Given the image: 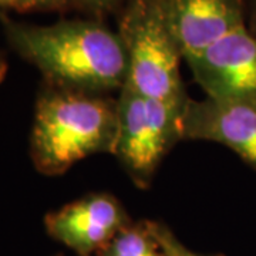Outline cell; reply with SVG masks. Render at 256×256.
<instances>
[{"label": "cell", "mask_w": 256, "mask_h": 256, "mask_svg": "<svg viewBox=\"0 0 256 256\" xmlns=\"http://www.w3.org/2000/svg\"><path fill=\"white\" fill-rule=\"evenodd\" d=\"M12 44L58 88L100 94L121 90L127 77L120 34L96 22L67 20L52 26L6 22Z\"/></svg>", "instance_id": "cell-1"}, {"label": "cell", "mask_w": 256, "mask_h": 256, "mask_svg": "<svg viewBox=\"0 0 256 256\" xmlns=\"http://www.w3.org/2000/svg\"><path fill=\"white\" fill-rule=\"evenodd\" d=\"M116 137L117 101L58 87L37 100L32 156L43 174H63L87 156L112 154Z\"/></svg>", "instance_id": "cell-2"}, {"label": "cell", "mask_w": 256, "mask_h": 256, "mask_svg": "<svg viewBox=\"0 0 256 256\" xmlns=\"http://www.w3.org/2000/svg\"><path fill=\"white\" fill-rule=\"evenodd\" d=\"M118 34L127 57L124 87L184 112L190 97L180 74L182 54L165 24L160 0H134Z\"/></svg>", "instance_id": "cell-3"}, {"label": "cell", "mask_w": 256, "mask_h": 256, "mask_svg": "<svg viewBox=\"0 0 256 256\" xmlns=\"http://www.w3.org/2000/svg\"><path fill=\"white\" fill-rule=\"evenodd\" d=\"M117 137L112 154L137 186L150 185L156 168L182 140V111L132 92L120 90Z\"/></svg>", "instance_id": "cell-4"}, {"label": "cell", "mask_w": 256, "mask_h": 256, "mask_svg": "<svg viewBox=\"0 0 256 256\" xmlns=\"http://www.w3.org/2000/svg\"><path fill=\"white\" fill-rule=\"evenodd\" d=\"M186 63L206 97L256 104V37L245 26Z\"/></svg>", "instance_id": "cell-5"}, {"label": "cell", "mask_w": 256, "mask_h": 256, "mask_svg": "<svg viewBox=\"0 0 256 256\" xmlns=\"http://www.w3.org/2000/svg\"><path fill=\"white\" fill-rule=\"evenodd\" d=\"M48 235L78 256L98 254L131 220L124 206L110 194H90L44 220Z\"/></svg>", "instance_id": "cell-6"}, {"label": "cell", "mask_w": 256, "mask_h": 256, "mask_svg": "<svg viewBox=\"0 0 256 256\" xmlns=\"http://www.w3.org/2000/svg\"><path fill=\"white\" fill-rule=\"evenodd\" d=\"M182 140L214 141L230 148L256 170V104L249 101L188 98Z\"/></svg>", "instance_id": "cell-7"}, {"label": "cell", "mask_w": 256, "mask_h": 256, "mask_svg": "<svg viewBox=\"0 0 256 256\" xmlns=\"http://www.w3.org/2000/svg\"><path fill=\"white\" fill-rule=\"evenodd\" d=\"M160 6L185 60L245 26L240 0H160Z\"/></svg>", "instance_id": "cell-8"}, {"label": "cell", "mask_w": 256, "mask_h": 256, "mask_svg": "<svg viewBox=\"0 0 256 256\" xmlns=\"http://www.w3.org/2000/svg\"><path fill=\"white\" fill-rule=\"evenodd\" d=\"M98 256H166L148 220L128 224L97 254Z\"/></svg>", "instance_id": "cell-9"}, {"label": "cell", "mask_w": 256, "mask_h": 256, "mask_svg": "<svg viewBox=\"0 0 256 256\" xmlns=\"http://www.w3.org/2000/svg\"><path fill=\"white\" fill-rule=\"evenodd\" d=\"M148 226L151 229V232L154 234V236L158 240V244L161 245L166 256H222L205 255V254H198V252H194L191 249H188L180 239L175 236L174 232L161 222L148 220Z\"/></svg>", "instance_id": "cell-10"}, {"label": "cell", "mask_w": 256, "mask_h": 256, "mask_svg": "<svg viewBox=\"0 0 256 256\" xmlns=\"http://www.w3.org/2000/svg\"><path fill=\"white\" fill-rule=\"evenodd\" d=\"M72 0H26V9H56Z\"/></svg>", "instance_id": "cell-11"}, {"label": "cell", "mask_w": 256, "mask_h": 256, "mask_svg": "<svg viewBox=\"0 0 256 256\" xmlns=\"http://www.w3.org/2000/svg\"><path fill=\"white\" fill-rule=\"evenodd\" d=\"M88 8L94 10H106L110 9L114 3H117L118 0H82Z\"/></svg>", "instance_id": "cell-12"}, {"label": "cell", "mask_w": 256, "mask_h": 256, "mask_svg": "<svg viewBox=\"0 0 256 256\" xmlns=\"http://www.w3.org/2000/svg\"><path fill=\"white\" fill-rule=\"evenodd\" d=\"M0 6L14 8V9L18 10H28L26 9V0H0Z\"/></svg>", "instance_id": "cell-13"}, {"label": "cell", "mask_w": 256, "mask_h": 256, "mask_svg": "<svg viewBox=\"0 0 256 256\" xmlns=\"http://www.w3.org/2000/svg\"><path fill=\"white\" fill-rule=\"evenodd\" d=\"M3 68H4V66H3V62L0 60V74L3 73Z\"/></svg>", "instance_id": "cell-14"}]
</instances>
